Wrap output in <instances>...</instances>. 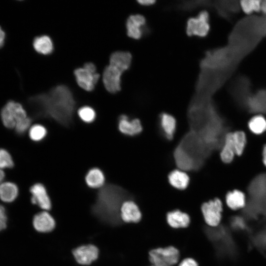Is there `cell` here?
<instances>
[{"label":"cell","mask_w":266,"mask_h":266,"mask_svg":"<svg viewBox=\"0 0 266 266\" xmlns=\"http://www.w3.org/2000/svg\"><path fill=\"white\" fill-rule=\"evenodd\" d=\"M136 2L141 6H150L155 4L156 1L154 0H137Z\"/></svg>","instance_id":"836d02e7"},{"label":"cell","mask_w":266,"mask_h":266,"mask_svg":"<svg viewBox=\"0 0 266 266\" xmlns=\"http://www.w3.org/2000/svg\"><path fill=\"white\" fill-rule=\"evenodd\" d=\"M153 266V265H151V266Z\"/></svg>","instance_id":"f35d334b"},{"label":"cell","mask_w":266,"mask_h":266,"mask_svg":"<svg viewBox=\"0 0 266 266\" xmlns=\"http://www.w3.org/2000/svg\"><path fill=\"white\" fill-rule=\"evenodd\" d=\"M178 266H199V265L194 259L186 258L179 264Z\"/></svg>","instance_id":"d6a6232c"},{"label":"cell","mask_w":266,"mask_h":266,"mask_svg":"<svg viewBox=\"0 0 266 266\" xmlns=\"http://www.w3.org/2000/svg\"><path fill=\"white\" fill-rule=\"evenodd\" d=\"M127 35L135 40L141 39L150 33V27L146 18L139 13L129 16L126 22Z\"/></svg>","instance_id":"ba28073f"},{"label":"cell","mask_w":266,"mask_h":266,"mask_svg":"<svg viewBox=\"0 0 266 266\" xmlns=\"http://www.w3.org/2000/svg\"><path fill=\"white\" fill-rule=\"evenodd\" d=\"M166 219L168 225L174 229L187 228L190 223L189 215L178 209L167 212Z\"/></svg>","instance_id":"9a60e30c"},{"label":"cell","mask_w":266,"mask_h":266,"mask_svg":"<svg viewBox=\"0 0 266 266\" xmlns=\"http://www.w3.org/2000/svg\"><path fill=\"white\" fill-rule=\"evenodd\" d=\"M0 117L3 125L8 129H14L17 123L28 117L22 105L13 100L8 101L2 107Z\"/></svg>","instance_id":"8992f818"},{"label":"cell","mask_w":266,"mask_h":266,"mask_svg":"<svg viewBox=\"0 0 266 266\" xmlns=\"http://www.w3.org/2000/svg\"><path fill=\"white\" fill-rule=\"evenodd\" d=\"M93 207V213L101 221L111 225L119 224L122 196L115 187H103Z\"/></svg>","instance_id":"7a4b0ae2"},{"label":"cell","mask_w":266,"mask_h":266,"mask_svg":"<svg viewBox=\"0 0 266 266\" xmlns=\"http://www.w3.org/2000/svg\"><path fill=\"white\" fill-rule=\"evenodd\" d=\"M210 30V16L206 9H202L195 16L189 17L185 24V32L189 36L203 38Z\"/></svg>","instance_id":"277c9868"},{"label":"cell","mask_w":266,"mask_h":266,"mask_svg":"<svg viewBox=\"0 0 266 266\" xmlns=\"http://www.w3.org/2000/svg\"><path fill=\"white\" fill-rule=\"evenodd\" d=\"M175 154L176 161L183 170V169H190L194 166L193 158L183 149L179 148Z\"/></svg>","instance_id":"484cf974"},{"label":"cell","mask_w":266,"mask_h":266,"mask_svg":"<svg viewBox=\"0 0 266 266\" xmlns=\"http://www.w3.org/2000/svg\"><path fill=\"white\" fill-rule=\"evenodd\" d=\"M168 179L172 186L179 190L186 189L190 181L189 176L182 169L172 171L168 176Z\"/></svg>","instance_id":"d6986e66"},{"label":"cell","mask_w":266,"mask_h":266,"mask_svg":"<svg viewBox=\"0 0 266 266\" xmlns=\"http://www.w3.org/2000/svg\"><path fill=\"white\" fill-rule=\"evenodd\" d=\"M261 0H242L240 2L241 7L243 11L247 13L250 14L254 11H259L261 7Z\"/></svg>","instance_id":"f546056e"},{"label":"cell","mask_w":266,"mask_h":266,"mask_svg":"<svg viewBox=\"0 0 266 266\" xmlns=\"http://www.w3.org/2000/svg\"><path fill=\"white\" fill-rule=\"evenodd\" d=\"M31 119L28 117L25 119L17 123L14 128L16 132L18 134H24L26 131H29L31 126Z\"/></svg>","instance_id":"4dcf8cb0"},{"label":"cell","mask_w":266,"mask_h":266,"mask_svg":"<svg viewBox=\"0 0 266 266\" xmlns=\"http://www.w3.org/2000/svg\"><path fill=\"white\" fill-rule=\"evenodd\" d=\"M33 224L37 231L45 233L50 232L54 228L55 222L51 215L44 211L34 216Z\"/></svg>","instance_id":"5bb4252c"},{"label":"cell","mask_w":266,"mask_h":266,"mask_svg":"<svg viewBox=\"0 0 266 266\" xmlns=\"http://www.w3.org/2000/svg\"><path fill=\"white\" fill-rule=\"evenodd\" d=\"M28 134L32 140L39 142L45 138L47 134V130L43 125L36 124L31 126Z\"/></svg>","instance_id":"4316f807"},{"label":"cell","mask_w":266,"mask_h":266,"mask_svg":"<svg viewBox=\"0 0 266 266\" xmlns=\"http://www.w3.org/2000/svg\"><path fill=\"white\" fill-rule=\"evenodd\" d=\"M76 261L81 265H89L98 257L99 250L96 246L89 244L80 246L73 251Z\"/></svg>","instance_id":"4fadbf2b"},{"label":"cell","mask_w":266,"mask_h":266,"mask_svg":"<svg viewBox=\"0 0 266 266\" xmlns=\"http://www.w3.org/2000/svg\"><path fill=\"white\" fill-rule=\"evenodd\" d=\"M232 136L235 155L241 156L246 146L247 138L246 134L242 131H236L232 132Z\"/></svg>","instance_id":"603a6c76"},{"label":"cell","mask_w":266,"mask_h":266,"mask_svg":"<svg viewBox=\"0 0 266 266\" xmlns=\"http://www.w3.org/2000/svg\"><path fill=\"white\" fill-rule=\"evenodd\" d=\"M29 103L36 112L63 122L70 119L75 103L72 92L65 85L31 97Z\"/></svg>","instance_id":"6da1fadb"},{"label":"cell","mask_w":266,"mask_h":266,"mask_svg":"<svg viewBox=\"0 0 266 266\" xmlns=\"http://www.w3.org/2000/svg\"><path fill=\"white\" fill-rule=\"evenodd\" d=\"M86 185L92 189H101L105 182L103 172L98 167H92L88 170L85 176Z\"/></svg>","instance_id":"2e32d148"},{"label":"cell","mask_w":266,"mask_h":266,"mask_svg":"<svg viewBox=\"0 0 266 266\" xmlns=\"http://www.w3.org/2000/svg\"><path fill=\"white\" fill-rule=\"evenodd\" d=\"M5 178V173L3 169L0 168V184L3 182Z\"/></svg>","instance_id":"8d00e7d4"},{"label":"cell","mask_w":266,"mask_h":266,"mask_svg":"<svg viewBox=\"0 0 266 266\" xmlns=\"http://www.w3.org/2000/svg\"><path fill=\"white\" fill-rule=\"evenodd\" d=\"M77 114L80 119L87 124L93 122L96 118V112L91 106H83L78 109Z\"/></svg>","instance_id":"83f0119b"},{"label":"cell","mask_w":266,"mask_h":266,"mask_svg":"<svg viewBox=\"0 0 266 266\" xmlns=\"http://www.w3.org/2000/svg\"><path fill=\"white\" fill-rule=\"evenodd\" d=\"M248 127L253 133L262 134L266 131V119L261 115H256L250 119Z\"/></svg>","instance_id":"cb8c5ba5"},{"label":"cell","mask_w":266,"mask_h":266,"mask_svg":"<svg viewBox=\"0 0 266 266\" xmlns=\"http://www.w3.org/2000/svg\"><path fill=\"white\" fill-rule=\"evenodd\" d=\"M235 155L232 132H229L225 135L224 143L220 152V158L224 163L229 164L233 161Z\"/></svg>","instance_id":"44dd1931"},{"label":"cell","mask_w":266,"mask_h":266,"mask_svg":"<svg viewBox=\"0 0 266 266\" xmlns=\"http://www.w3.org/2000/svg\"><path fill=\"white\" fill-rule=\"evenodd\" d=\"M210 5L208 0H185L177 4V8L183 11H191L198 8H203Z\"/></svg>","instance_id":"d4e9b609"},{"label":"cell","mask_w":266,"mask_h":266,"mask_svg":"<svg viewBox=\"0 0 266 266\" xmlns=\"http://www.w3.org/2000/svg\"><path fill=\"white\" fill-rule=\"evenodd\" d=\"M148 259L154 266H173L180 259L179 250L173 246L158 247L148 252Z\"/></svg>","instance_id":"5b68a950"},{"label":"cell","mask_w":266,"mask_h":266,"mask_svg":"<svg viewBox=\"0 0 266 266\" xmlns=\"http://www.w3.org/2000/svg\"><path fill=\"white\" fill-rule=\"evenodd\" d=\"M120 217L125 222L136 223L141 220L142 214L138 206L133 201L126 200L121 205Z\"/></svg>","instance_id":"7c38bea8"},{"label":"cell","mask_w":266,"mask_h":266,"mask_svg":"<svg viewBox=\"0 0 266 266\" xmlns=\"http://www.w3.org/2000/svg\"><path fill=\"white\" fill-rule=\"evenodd\" d=\"M33 47L37 53L44 55L50 54L54 49L51 39L46 35L36 37L33 41Z\"/></svg>","instance_id":"ffe728a7"},{"label":"cell","mask_w":266,"mask_h":266,"mask_svg":"<svg viewBox=\"0 0 266 266\" xmlns=\"http://www.w3.org/2000/svg\"><path fill=\"white\" fill-rule=\"evenodd\" d=\"M32 195L31 201L41 209L48 210L51 208V201L45 186L41 183L33 184L30 188Z\"/></svg>","instance_id":"30bf717a"},{"label":"cell","mask_w":266,"mask_h":266,"mask_svg":"<svg viewBox=\"0 0 266 266\" xmlns=\"http://www.w3.org/2000/svg\"><path fill=\"white\" fill-rule=\"evenodd\" d=\"M222 211V201L218 198L204 202L201 206V211L204 221L207 225L212 227H217L220 223Z\"/></svg>","instance_id":"9c48e42d"},{"label":"cell","mask_w":266,"mask_h":266,"mask_svg":"<svg viewBox=\"0 0 266 266\" xmlns=\"http://www.w3.org/2000/svg\"><path fill=\"white\" fill-rule=\"evenodd\" d=\"M118 128L122 133L128 136L136 135L142 131V125L138 119L130 118L125 114L119 117Z\"/></svg>","instance_id":"8fae6325"},{"label":"cell","mask_w":266,"mask_h":266,"mask_svg":"<svg viewBox=\"0 0 266 266\" xmlns=\"http://www.w3.org/2000/svg\"><path fill=\"white\" fill-rule=\"evenodd\" d=\"M96 70V67L92 63H87L83 67L74 70V74L79 87L86 91H93L100 78Z\"/></svg>","instance_id":"52a82bcc"},{"label":"cell","mask_w":266,"mask_h":266,"mask_svg":"<svg viewBox=\"0 0 266 266\" xmlns=\"http://www.w3.org/2000/svg\"><path fill=\"white\" fill-rule=\"evenodd\" d=\"M132 60V55L128 51H118L111 55L109 64L102 74L103 83L108 92L115 94L121 90L122 76L130 68Z\"/></svg>","instance_id":"3957f363"},{"label":"cell","mask_w":266,"mask_h":266,"mask_svg":"<svg viewBox=\"0 0 266 266\" xmlns=\"http://www.w3.org/2000/svg\"><path fill=\"white\" fill-rule=\"evenodd\" d=\"M261 10H262L264 13H266V0L261 1Z\"/></svg>","instance_id":"74e56055"},{"label":"cell","mask_w":266,"mask_h":266,"mask_svg":"<svg viewBox=\"0 0 266 266\" xmlns=\"http://www.w3.org/2000/svg\"><path fill=\"white\" fill-rule=\"evenodd\" d=\"M262 161L264 166L266 167V144L264 146L262 152Z\"/></svg>","instance_id":"d590c367"},{"label":"cell","mask_w":266,"mask_h":266,"mask_svg":"<svg viewBox=\"0 0 266 266\" xmlns=\"http://www.w3.org/2000/svg\"><path fill=\"white\" fill-rule=\"evenodd\" d=\"M14 166V161L7 150L0 148V168H11Z\"/></svg>","instance_id":"f1b7e54d"},{"label":"cell","mask_w":266,"mask_h":266,"mask_svg":"<svg viewBox=\"0 0 266 266\" xmlns=\"http://www.w3.org/2000/svg\"><path fill=\"white\" fill-rule=\"evenodd\" d=\"M7 216L4 207L0 204V232L6 228Z\"/></svg>","instance_id":"1f68e13d"},{"label":"cell","mask_w":266,"mask_h":266,"mask_svg":"<svg viewBox=\"0 0 266 266\" xmlns=\"http://www.w3.org/2000/svg\"><path fill=\"white\" fill-rule=\"evenodd\" d=\"M226 201L227 205L233 210L242 208L245 205L246 199L244 194L238 190L228 192Z\"/></svg>","instance_id":"7402d4cb"},{"label":"cell","mask_w":266,"mask_h":266,"mask_svg":"<svg viewBox=\"0 0 266 266\" xmlns=\"http://www.w3.org/2000/svg\"><path fill=\"white\" fill-rule=\"evenodd\" d=\"M5 34L0 26V48H1L4 42Z\"/></svg>","instance_id":"e575fe53"},{"label":"cell","mask_w":266,"mask_h":266,"mask_svg":"<svg viewBox=\"0 0 266 266\" xmlns=\"http://www.w3.org/2000/svg\"><path fill=\"white\" fill-rule=\"evenodd\" d=\"M159 122L161 130L166 138H173L176 130V120L170 114L163 112L160 115Z\"/></svg>","instance_id":"e0dca14e"},{"label":"cell","mask_w":266,"mask_h":266,"mask_svg":"<svg viewBox=\"0 0 266 266\" xmlns=\"http://www.w3.org/2000/svg\"><path fill=\"white\" fill-rule=\"evenodd\" d=\"M19 188L10 181L3 182L0 184V200L5 203L13 202L18 197Z\"/></svg>","instance_id":"ac0fdd59"}]
</instances>
